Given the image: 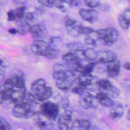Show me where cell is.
<instances>
[{
    "instance_id": "cell-47",
    "label": "cell",
    "mask_w": 130,
    "mask_h": 130,
    "mask_svg": "<svg viewBox=\"0 0 130 130\" xmlns=\"http://www.w3.org/2000/svg\"><path fill=\"white\" fill-rule=\"evenodd\" d=\"M129 1H130V0H129Z\"/></svg>"
},
{
    "instance_id": "cell-39",
    "label": "cell",
    "mask_w": 130,
    "mask_h": 130,
    "mask_svg": "<svg viewBox=\"0 0 130 130\" xmlns=\"http://www.w3.org/2000/svg\"><path fill=\"white\" fill-rule=\"evenodd\" d=\"M1 66H0V83L3 81L4 78V72L3 71L2 69H1Z\"/></svg>"
},
{
    "instance_id": "cell-36",
    "label": "cell",
    "mask_w": 130,
    "mask_h": 130,
    "mask_svg": "<svg viewBox=\"0 0 130 130\" xmlns=\"http://www.w3.org/2000/svg\"><path fill=\"white\" fill-rule=\"evenodd\" d=\"M86 90L85 88H84L83 87H82V86H81L79 85L75 86L72 89V92H73L74 93H75V94H79V95L81 94L82 93H83L84 91H85Z\"/></svg>"
},
{
    "instance_id": "cell-40",
    "label": "cell",
    "mask_w": 130,
    "mask_h": 130,
    "mask_svg": "<svg viewBox=\"0 0 130 130\" xmlns=\"http://www.w3.org/2000/svg\"><path fill=\"white\" fill-rule=\"evenodd\" d=\"M109 8V6L108 4H103L100 7V9L102 10H107Z\"/></svg>"
},
{
    "instance_id": "cell-44",
    "label": "cell",
    "mask_w": 130,
    "mask_h": 130,
    "mask_svg": "<svg viewBox=\"0 0 130 130\" xmlns=\"http://www.w3.org/2000/svg\"><path fill=\"white\" fill-rule=\"evenodd\" d=\"M12 1H13V3H14L15 4H18L20 2V0H12Z\"/></svg>"
},
{
    "instance_id": "cell-27",
    "label": "cell",
    "mask_w": 130,
    "mask_h": 130,
    "mask_svg": "<svg viewBox=\"0 0 130 130\" xmlns=\"http://www.w3.org/2000/svg\"><path fill=\"white\" fill-rule=\"evenodd\" d=\"M100 41L95 31L92 33L86 35L84 39L85 43L89 46H95L97 45L98 42Z\"/></svg>"
},
{
    "instance_id": "cell-8",
    "label": "cell",
    "mask_w": 130,
    "mask_h": 130,
    "mask_svg": "<svg viewBox=\"0 0 130 130\" xmlns=\"http://www.w3.org/2000/svg\"><path fill=\"white\" fill-rule=\"evenodd\" d=\"M79 95V104L83 109H94L99 106V102L96 96L86 90Z\"/></svg>"
},
{
    "instance_id": "cell-19",
    "label": "cell",
    "mask_w": 130,
    "mask_h": 130,
    "mask_svg": "<svg viewBox=\"0 0 130 130\" xmlns=\"http://www.w3.org/2000/svg\"><path fill=\"white\" fill-rule=\"evenodd\" d=\"M25 8L24 6L18 7L15 10H11L7 13L9 21H19L23 19L25 15Z\"/></svg>"
},
{
    "instance_id": "cell-20",
    "label": "cell",
    "mask_w": 130,
    "mask_h": 130,
    "mask_svg": "<svg viewBox=\"0 0 130 130\" xmlns=\"http://www.w3.org/2000/svg\"><path fill=\"white\" fill-rule=\"evenodd\" d=\"M29 32L33 38L37 40H40L43 38L47 34L45 27L41 24H35L30 26Z\"/></svg>"
},
{
    "instance_id": "cell-32",
    "label": "cell",
    "mask_w": 130,
    "mask_h": 130,
    "mask_svg": "<svg viewBox=\"0 0 130 130\" xmlns=\"http://www.w3.org/2000/svg\"><path fill=\"white\" fill-rule=\"evenodd\" d=\"M85 3L87 6L91 8L98 7L100 5V0H84Z\"/></svg>"
},
{
    "instance_id": "cell-15",
    "label": "cell",
    "mask_w": 130,
    "mask_h": 130,
    "mask_svg": "<svg viewBox=\"0 0 130 130\" xmlns=\"http://www.w3.org/2000/svg\"><path fill=\"white\" fill-rule=\"evenodd\" d=\"M72 121V112L68 110L65 111L59 117L58 125V127L61 130H68L70 129V125Z\"/></svg>"
},
{
    "instance_id": "cell-14",
    "label": "cell",
    "mask_w": 130,
    "mask_h": 130,
    "mask_svg": "<svg viewBox=\"0 0 130 130\" xmlns=\"http://www.w3.org/2000/svg\"><path fill=\"white\" fill-rule=\"evenodd\" d=\"M79 14L83 20L90 23L95 22L99 18L98 12L92 9H81Z\"/></svg>"
},
{
    "instance_id": "cell-26",
    "label": "cell",
    "mask_w": 130,
    "mask_h": 130,
    "mask_svg": "<svg viewBox=\"0 0 130 130\" xmlns=\"http://www.w3.org/2000/svg\"><path fill=\"white\" fill-rule=\"evenodd\" d=\"M19 23L18 25L17 33L21 35H25L29 32V29L30 27L29 23L24 18L19 21Z\"/></svg>"
},
{
    "instance_id": "cell-16",
    "label": "cell",
    "mask_w": 130,
    "mask_h": 130,
    "mask_svg": "<svg viewBox=\"0 0 130 130\" xmlns=\"http://www.w3.org/2000/svg\"><path fill=\"white\" fill-rule=\"evenodd\" d=\"M26 94L25 86L13 87L10 101L14 104L23 101Z\"/></svg>"
},
{
    "instance_id": "cell-45",
    "label": "cell",
    "mask_w": 130,
    "mask_h": 130,
    "mask_svg": "<svg viewBox=\"0 0 130 130\" xmlns=\"http://www.w3.org/2000/svg\"><path fill=\"white\" fill-rule=\"evenodd\" d=\"M0 66L3 67V61L1 59H0Z\"/></svg>"
},
{
    "instance_id": "cell-30",
    "label": "cell",
    "mask_w": 130,
    "mask_h": 130,
    "mask_svg": "<svg viewBox=\"0 0 130 130\" xmlns=\"http://www.w3.org/2000/svg\"><path fill=\"white\" fill-rule=\"evenodd\" d=\"M68 48L73 51L83 49V46L82 44L80 42H72L70 43L68 45Z\"/></svg>"
},
{
    "instance_id": "cell-28",
    "label": "cell",
    "mask_w": 130,
    "mask_h": 130,
    "mask_svg": "<svg viewBox=\"0 0 130 130\" xmlns=\"http://www.w3.org/2000/svg\"><path fill=\"white\" fill-rule=\"evenodd\" d=\"M69 5L67 0H55L54 6L61 12L65 13L68 11V6Z\"/></svg>"
},
{
    "instance_id": "cell-3",
    "label": "cell",
    "mask_w": 130,
    "mask_h": 130,
    "mask_svg": "<svg viewBox=\"0 0 130 130\" xmlns=\"http://www.w3.org/2000/svg\"><path fill=\"white\" fill-rule=\"evenodd\" d=\"M99 40L104 45L110 46L115 43L119 36L118 31L112 27L100 29L95 31Z\"/></svg>"
},
{
    "instance_id": "cell-17",
    "label": "cell",
    "mask_w": 130,
    "mask_h": 130,
    "mask_svg": "<svg viewBox=\"0 0 130 130\" xmlns=\"http://www.w3.org/2000/svg\"><path fill=\"white\" fill-rule=\"evenodd\" d=\"M120 71V62L116 58L114 60L107 63L106 72L108 76L111 78L117 77Z\"/></svg>"
},
{
    "instance_id": "cell-24",
    "label": "cell",
    "mask_w": 130,
    "mask_h": 130,
    "mask_svg": "<svg viewBox=\"0 0 130 130\" xmlns=\"http://www.w3.org/2000/svg\"><path fill=\"white\" fill-rule=\"evenodd\" d=\"M95 96L97 98L99 104L104 107H111L114 103L111 98L101 92L98 93Z\"/></svg>"
},
{
    "instance_id": "cell-41",
    "label": "cell",
    "mask_w": 130,
    "mask_h": 130,
    "mask_svg": "<svg viewBox=\"0 0 130 130\" xmlns=\"http://www.w3.org/2000/svg\"><path fill=\"white\" fill-rule=\"evenodd\" d=\"M9 32L10 34H12V35H15L16 33H17V29L15 28H11L9 29Z\"/></svg>"
},
{
    "instance_id": "cell-42",
    "label": "cell",
    "mask_w": 130,
    "mask_h": 130,
    "mask_svg": "<svg viewBox=\"0 0 130 130\" xmlns=\"http://www.w3.org/2000/svg\"><path fill=\"white\" fill-rule=\"evenodd\" d=\"M124 68L127 70H130V62H125L124 64Z\"/></svg>"
},
{
    "instance_id": "cell-34",
    "label": "cell",
    "mask_w": 130,
    "mask_h": 130,
    "mask_svg": "<svg viewBox=\"0 0 130 130\" xmlns=\"http://www.w3.org/2000/svg\"><path fill=\"white\" fill-rule=\"evenodd\" d=\"M77 22V21L70 16H67L64 19V24L66 27L71 26Z\"/></svg>"
},
{
    "instance_id": "cell-7",
    "label": "cell",
    "mask_w": 130,
    "mask_h": 130,
    "mask_svg": "<svg viewBox=\"0 0 130 130\" xmlns=\"http://www.w3.org/2000/svg\"><path fill=\"white\" fill-rule=\"evenodd\" d=\"M98 89L100 92L106 94L111 98H116L120 93L119 89L115 87L108 80L105 79L98 80Z\"/></svg>"
},
{
    "instance_id": "cell-1",
    "label": "cell",
    "mask_w": 130,
    "mask_h": 130,
    "mask_svg": "<svg viewBox=\"0 0 130 130\" xmlns=\"http://www.w3.org/2000/svg\"><path fill=\"white\" fill-rule=\"evenodd\" d=\"M52 76L56 86L61 90H69L75 83L76 77L74 72L61 63H57L53 66Z\"/></svg>"
},
{
    "instance_id": "cell-22",
    "label": "cell",
    "mask_w": 130,
    "mask_h": 130,
    "mask_svg": "<svg viewBox=\"0 0 130 130\" xmlns=\"http://www.w3.org/2000/svg\"><path fill=\"white\" fill-rule=\"evenodd\" d=\"M71 129H85L90 128L91 123L86 119H77L72 123Z\"/></svg>"
},
{
    "instance_id": "cell-43",
    "label": "cell",
    "mask_w": 130,
    "mask_h": 130,
    "mask_svg": "<svg viewBox=\"0 0 130 130\" xmlns=\"http://www.w3.org/2000/svg\"><path fill=\"white\" fill-rule=\"evenodd\" d=\"M127 118L128 120H129L130 121V109H129L128 112H127Z\"/></svg>"
},
{
    "instance_id": "cell-11",
    "label": "cell",
    "mask_w": 130,
    "mask_h": 130,
    "mask_svg": "<svg viewBox=\"0 0 130 130\" xmlns=\"http://www.w3.org/2000/svg\"><path fill=\"white\" fill-rule=\"evenodd\" d=\"M62 59L68 69L77 72L78 69L82 64V60L74 52H69L62 56Z\"/></svg>"
},
{
    "instance_id": "cell-29",
    "label": "cell",
    "mask_w": 130,
    "mask_h": 130,
    "mask_svg": "<svg viewBox=\"0 0 130 130\" xmlns=\"http://www.w3.org/2000/svg\"><path fill=\"white\" fill-rule=\"evenodd\" d=\"M13 83V85L15 87H23L25 86V81L23 77L20 75H14L10 78Z\"/></svg>"
},
{
    "instance_id": "cell-37",
    "label": "cell",
    "mask_w": 130,
    "mask_h": 130,
    "mask_svg": "<svg viewBox=\"0 0 130 130\" xmlns=\"http://www.w3.org/2000/svg\"><path fill=\"white\" fill-rule=\"evenodd\" d=\"M23 18L29 22L30 21H32L34 19V15L31 12H27L25 13Z\"/></svg>"
},
{
    "instance_id": "cell-5",
    "label": "cell",
    "mask_w": 130,
    "mask_h": 130,
    "mask_svg": "<svg viewBox=\"0 0 130 130\" xmlns=\"http://www.w3.org/2000/svg\"><path fill=\"white\" fill-rule=\"evenodd\" d=\"M58 112V105L50 101H44L40 106V114L51 121L55 120Z\"/></svg>"
},
{
    "instance_id": "cell-2",
    "label": "cell",
    "mask_w": 130,
    "mask_h": 130,
    "mask_svg": "<svg viewBox=\"0 0 130 130\" xmlns=\"http://www.w3.org/2000/svg\"><path fill=\"white\" fill-rule=\"evenodd\" d=\"M52 93V88L46 85L45 81L43 79H38L32 83L27 100L29 103L38 104L48 100Z\"/></svg>"
},
{
    "instance_id": "cell-18",
    "label": "cell",
    "mask_w": 130,
    "mask_h": 130,
    "mask_svg": "<svg viewBox=\"0 0 130 130\" xmlns=\"http://www.w3.org/2000/svg\"><path fill=\"white\" fill-rule=\"evenodd\" d=\"M111 109L109 114V117L113 121H117L120 119L124 113L122 106L118 103H114L111 107Z\"/></svg>"
},
{
    "instance_id": "cell-38",
    "label": "cell",
    "mask_w": 130,
    "mask_h": 130,
    "mask_svg": "<svg viewBox=\"0 0 130 130\" xmlns=\"http://www.w3.org/2000/svg\"><path fill=\"white\" fill-rule=\"evenodd\" d=\"M69 5L72 7H76L79 6L80 3V0H68Z\"/></svg>"
},
{
    "instance_id": "cell-21",
    "label": "cell",
    "mask_w": 130,
    "mask_h": 130,
    "mask_svg": "<svg viewBox=\"0 0 130 130\" xmlns=\"http://www.w3.org/2000/svg\"><path fill=\"white\" fill-rule=\"evenodd\" d=\"M119 24L124 29H128L130 26V7L125 9L118 17Z\"/></svg>"
},
{
    "instance_id": "cell-25",
    "label": "cell",
    "mask_w": 130,
    "mask_h": 130,
    "mask_svg": "<svg viewBox=\"0 0 130 130\" xmlns=\"http://www.w3.org/2000/svg\"><path fill=\"white\" fill-rule=\"evenodd\" d=\"M95 62L92 61L84 65H82V64H81V65L78 69L77 72H79V73H80L81 75L83 76L91 74V72L93 71L95 67Z\"/></svg>"
},
{
    "instance_id": "cell-12",
    "label": "cell",
    "mask_w": 130,
    "mask_h": 130,
    "mask_svg": "<svg viewBox=\"0 0 130 130\" xmlns=\"http://www.w3.org/2000/svg\"><path fill=\"white\" fill-rule=\"evenodd\" d=\"M117 58L116 54L111 50H104L97 52L95 62L100 63H108Z\"/></svg>"
},
{
    "instance_id": "cell-6",
    "label": "cell",
    "mask_w": 130,
    "mask_h": 130,
    "mask_svg": "<svg viewBox=\"0 0 130 130\" xmlns=\"http://www.w3.org/2000/svg\"><path fill=\"white\" fill-rule=\"evenodd\" d=\"M99 79L94 76L91 74L83 76L81 75L76 77L75 83L79 85L86 90L95 91L98 89V81Z\"/></svg>"
},
{
    "instance_id": "cell-4",
    "label": "cell",
    "mask_w": 130,
    "mask_h": 130,
    "mask_svg": "<svg viewBox=\"0 0 130 130\" xmlns=\"http://www.w3.org/2000/svg\"><path fill=\"white\" fill-rule=\"evenodd\" d=\"M12 113L13 115L17 118H28L35 114L30 103L23 101L15 104Z\"/></svg>"
},
{
    "instance_id": "cell-31",
    "label": "cell",
    "mask_w": 130,
    "mask_h": 130,
    "mask_svg": "<svg viewBox=\"0 0 130 130\" xmlns=\"http://www.w3.org/2000/svg\"><path fill=\"white\" fill-rule=\"evenodd\" d=\"M95 30L91 27L84 26L82 25H80L79 27V32L80 35H88L93 32Z\"/></svg>"
},
{
    "instance_id": "cell-35",
    "label": "cell",
    "mask_w": 130,
    "mask_h": 130,
    "mask_svg": "<svg viewBox=\"0 0 130 130\" xmlns=\"http://www.w3.org/2000/svg\"><path fill=\"white\" fill-rule=\"evenodd\" d=\"M39 3L41 5L47 7H52L54 6L55 0H38Z\"/></svg>"
},
{
    "instance_id": "cell-33",
    "label": "cell",
    "mask_w": 130,
    "mask_h": 130,
    "mask_svg": "<svg viewBox=\"0 0 130 130\" xmlns=\"http://www.w3.org/2000/svg\"><path fill=\"white\" fill-rule=\"evenodd\" d=\"M11 128L9 122L5 119L0 118V130H9Z\"/></svg>"
},
{
    "instance_id": "cell-23",
    "label": "cell",
    "mask_w": 130,
    "mask_h": 130,
    "mask_svg": "<svg viewBox=\"0 0 130 130\" xmlns=\"http://www.w3.org/2000/svg\"><path fill=\"white\" fill-rule=\"evenodd\" d=\"M36 124L37 126L42 129H50L53 127V123L51 120L48 119L42 115L41 114V117L39 116L36 120Z\"/></svg>"
},
{
    "instance_id": "cell-9",
    "label": "cell",
    "mask_w": 130,
    "mask_h": 130,
    "mask_svg": "<svg viewBox=\"0 0 130 130\" xmlns=\"http://www.w3.org/2000/svg\"><path fill=\"white\" fill-rule=\"evenodd\" d=\"M32 51L38 55L47 57L50 47L49 43L42 40H37L31 46Z\"/></svg>"
},
{
    "instance_id": "cell-13",
    "label": "cell",
    "mask_w": 130,
    "mask_h": 130,
    "mask_svg": "<svg viewBox=\"0 0 130 130\" xmlns=\"http://www.w3.org/2000/svg\"><path fill=\"white\" fill-rule=\"evenodd\" d=\"M74 52L82 61H94L97 55V52L92 48L83 49Z\"/></svg>"
},
{
    "instance_id": "cell-10",
    "label": "cell",
    "mask_w": 130,
    "mask_h": 130,
    "mask_svg": "<svg viewBox=\"0 0 130 130\" xmlns=\"http://www.w3.org/2000/svg\"><path fill=\"white\" fill-rule=\"evenodd\" d=\"M13 87L14 86L10 78L7 79L2 85H0L1 104H3L5 102L10 100Z\"/></svg>"
},
{
    "instance_id": "cell-46",
    "label": "cell",
    "mask_w": 130,
    "mask_h": 130,
    "mask_svg": "<svg viewBox=\"0 0 130 130\" xmlns=\"http://www.w3.org/2000/svg\"><path fill=\"white\" fill-rule=\"evenodd\" d=\"M129 5H130V2H129Z\"/></svg>"
}]
</instances>
